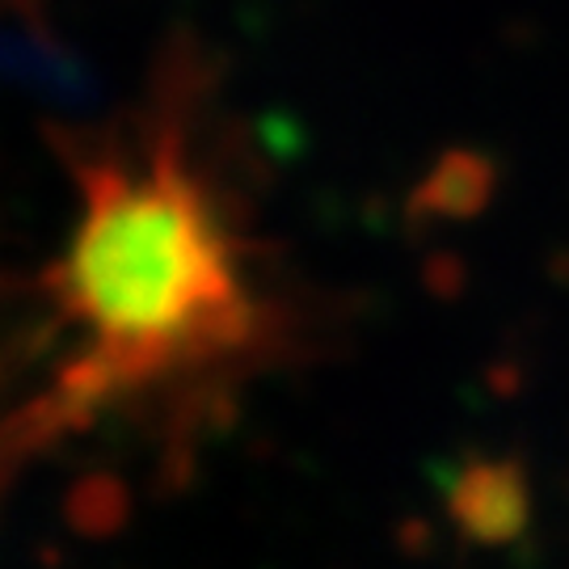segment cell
Instances as JSON below:
<instances>
[{
	"label": "cell",
	"mask_w": 569,
	"mask_h": 569,
	"mask_svg": "<svg viewBox=\"0 0 569 569\" xmlns=\"http://www.w3.org/2000/svg\"><path fill=\"white\" fill-rule=\"evenodd\" d=\"M51 296L81 338L68 397L178 376L249 333L237 241L173 148L84 173L81 220Z\"/></svg>",
	"instance_id": "6da1fadb"
}]
</instances>
